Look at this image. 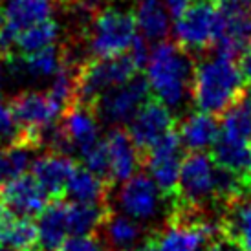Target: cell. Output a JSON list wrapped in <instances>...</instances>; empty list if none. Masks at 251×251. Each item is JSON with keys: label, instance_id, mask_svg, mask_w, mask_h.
Wrapping results in <instances>:
<instances>
[{"label": "cell", "instance_id": "29", "mask_svg": "<svg viewBox=\"0 0 251 251\" xmlns=\"http://www.w3.org/2000/svg\"><path fill=\"white\" fill-rule=\"evenodd\" d=\"M227 235L235 238L244 251H251V202H235L227 222Z\"/></svg>", "mask_w": 251, "mask_h": 251}, {"label": "cell", "instance_id": "33", "mask_svg": "<svg viewBox=\"0 0 251 251\" xmlns=\"http://www.w3.org/2000/svg\"><path fill=\"white\" fill-rule=\"evenodd\" d=\"M149 42L145 37H136L134 42L130 44V48H128V57L132 59V63L138 66V70L140 68H145L147 63H149V59H151V53H152V48L149 46Z\"/></svg>", "mask_w": 251, "mask_h": 251}, {"label": "cell", "instance_id": "16", "mask_svg": "<svg viewBox=\"0 0 251 251\" xmlns=\"http://www.w3.org/2000/svg\"><path fill=\"white\" fill-rule=\"evenodd\" d=\"M61 126L70 140L74 152L79 156L84 149L98 143L99 138V121L94 105H84L74 101L61 116Z\"/></svg>", "mask_w": 251, "mask_h": 251}, {"label": "cell", "instance_id": "14", "mask_svg": "<svg viewBox=\"0 0 251 251\" xmlns=\"http://www.w3.org/2000/svg\"><path fill=\"white\" fill-rule=\"evenodd\" d=\"M218 227L213 222H175L156 238L158 251H205Z\"/></svg>", "mask_w": 251, "mask_h": 251}, {"label": "cell", "instance_id": "11", "mask_svg": "<svg viewBox=\"0 0 251 251\" xmlns=\"http://www.w3.org/2000/svg\"><path fill=\"white\" fill-rule=\"evenodd\" d=\"M218 6L222 29L215 42V51L235 59L251 44V0H222Z\"/></svg>", "mask_w": 251, "mask_h": 251}, {"label": "cell", "instance_id": "36", "mask_svg": "<svg viewBox=\"0 0 251 251\" xmlns=\"http://www.w3.org/2000/svg\"><path fill=\"white\" fill-rule=\"evenodd\" d=\"M238 68L244 75L246 83L251 84V44H248L242 53H240V61H238Z\"/></svg>", "mask_w": 251, "mask_h": 251}, {"label": "cell", "instance_id": "40", "mask_svg": "<svg viewBox=\"0 0 251 251\" xmlns=\"http://www.w3.org/2000/svg\"><path fill=\"white\" fill-rule=\"evenodd\" d=\"M0 251H19V250H11V248H0Z\"/></svg>", "mask_w": 251, "mask_h": 251}, {"label": "cell", "instance_id": "25", "mask_svg": "<svg viewBox=\"0 0 251 251\" xmlns=\"http://www.w3.org/2000/svg\"><path fill=\"white\" fill-rule=\"evenodd\" d=\"M55 0H6L2 7V19L11 26L22 29L51 17Z\"/></svg>", "mask_w": 251, "mask_h": 251}, {"label": "cell", "instance_id": "8", "mask_svg": "<svg viewBox=\"0 0 251 251\" xmlns=\"http://www.w3.org/2000/svg\"><path fill=\"white\" fill-rule=\"evenodd\" d=\"M183 149L185 147L180 140V134L173 128L145 151L143 158H145L147 175L152 178L165 196L178 193Z\"/></svg>", "mask_w": 251, "mask_h": 251}, {"label": "cell", "instance_id": "38", "mask_svg": "<svg viewBox=\"0 0 251 251\" xmlns=\"http://www.w3.org/2000/svg\"><path fill=\"white\" fill-rule=\"evenodd\" d=\"M126 251H158V248H156V242H143V244L134 246Z\"/></svg>", "mask_w": 251, "mask_h": 251}, {"label": "cell", "instance_id": "3", "mask_svg": "<svg viewBox=\"0 0 251 251\" xmlns=\"http://www.w3.org/2000/svg\"><path fill=\"white\" fill-rule=\"evenodd\" d=\"M138 37L134 13L105 7L94 13L88 31V50L92 57H116L128 51Z\"/></svg>", "mask_w": 251, "mask_h": 251}, {"label": "cell", "instance_id": "32", "mask_svg": "<svg viewBox=\"0 0 251 251\" xmlns=\"http://www.w3.org/2000/svg\"><path fill=\"white\" fill-rule=\"evenodd\" d=\"M19 134H21V125L15 118L11 106L0 103V140L11 143L19 138Z\"/></svg>", "mask_w": 251, "mask_h": 251}, {"label": "cell", "instance_id": "20", "mask_svg": "<svg viewBox=\"0 0 251 251\" xmlns=\"http://www.w3.org/2000/svg\"><path fill=\"white\" fill-rule=\"evenodd\" d=\"M68 237L66 226V202L51 200L46 209L37 216L35 251H59Z\"/></svg>", "mask_w": 251, "mask_h": 251}, {"label": "cell", "instance_id": "39", "mask_svg": "<svg viewBox=\"0 0 251 251\" xmlns=\"http://www.w3.org/2000/svg\"><path fill=\"white\" fill-rule=\"evenodd\" d=\"M0 99H2V66H0Z\"/></svg>", "mask_w": 251, "mask_h": 251}, {"label": "cell", "instance_id": "15", "mask_svg": "<svg viewBox=\"0 0 251 251\" xmlns=\"http://www.w3.org/2000/svg\"><path fill=\"white\" fill-rule=\"evenodd\" d=\"M106 140L108 147V158H110V181L112 183H123L132 178L141 165V151L134 143L128 130L123 126L110 128Z\"/></svg>", "mask_w": 251, "mask_h": 251}, {"label": "cell", "instance_id": "37", "mask_svg": "<svg viewBox=\"0 0 251 251\" xmlns=\"http://www.w3.org/2000/svg\"><path fill=\"white\" fill-rule=\"evenodd\" d=\"M9 167H7L6 161V154H4V149H0V183H4L6 180H9Z\"/></svg>", "mask_w": 251, "mask_h": 251}, {"label": "cell", "instance_id": "17", "mask_svg": "<svg viewBox=\"0 0 251 251\" xmlns=\"http://www.w3.org/2000/svg\"><path fill=\"white\" fill-rule=\"evenodd\" d=\"M77 163L70 154L51 152L48 151L31 163V175L35 176L39 183L48 191L51 200H59L64 195V187L70 180L72 173L77 169Z\"/></svg>", "mask_w": 251, "mask_h": 251}, {"label": "cell", "instance_id": "10", "mask_svg": "<svg viewBox=\"0 0 251 251\" xmlns=\"http://www.w3.org/2000/svg\"><path fill=\"white\" fill-rule=\"evenodd\" d=\"M165 195L149 175L136 173L121 183L118 193V205L121 213L132 216L140 224L152 222L163 211Z\"/></svg>", "mask_w": 251, "mask_h": 251}, {"label": "cell", "instance_id": "9", "mask_svg": "<svg viewBox=\"0 0 251 251\" xmlns=\"http://www.w3.org/2000/svg\"><path fill=\"white\" fill-rule=\"evenodd\" d=\"M9 106L21 125V132L31 138L41 149V130L57 123L64 112L63 106L48 92L39 90H26L17 94L9 101Z\"/></svg>", "mask_w": 251, "mask_h": 251}, {"label": "cell", "instance_id": "19", "mask_svg": "<svg viewBox=\"0 0 251 251\" xmlns=\"http://www.w3.org/2000/svg\"><path fill=\"white\" fill-rule=\"evenodd\" d=\"M178 134L183 147L191 152L207 151L213 149L220 138V123L215 118V114L196 110L183 118Z\"/></svg>", "mask_w": 251, "mask_h": 251}, {"label": "cell", "instance_id": "27", "mask_svg": "<svg viewBox=\"0 0 251 251\" xmlns=\"http://www.w3.org/2000/svg\"><path fill=\"white\" fill-rule=\"evenodd\" d=\"M220 134L251 140V96H242L224 112L220 119Z\"/></svg>", "mask_w": 251, "mask_h": 251}, {"label": "cell", "instance_id": "42", "mask_svg": "<svg viewBox=\"0 0 251 251\" xmlns=\"http://www.w3.org/2000/svg\"><path fill=\"white\" fill-rule=\"evenodd\" d=\"M216 2H222V0H216Z\"/></svg>", "mask_w": 251, "mask_h": 251}, {"label": "cell", "instance_id": "12", "mask_svg": "<svg viewBox=\"0 0 251 251\" xmlns=\"http://www.w3.org/2000/svg\"><path fill=\"white\" fill-rule=\"evenodd\" d=\"M0 202L17 216H39L46 205L51 202V196L42 187L33 175H19L0 183Z\"/></svg>", "mask_w": 251, "mask_h": 251}, {"label": "cell", "instance_id": "7", "mask_svg": "<svg viewBox=\"0 0 251 251\" xmlns=\"http://www.w3.org/2000/svg\"><path fill=\"white\" fill-rule=\"evenodd\" d=\"M151 88L147 79L134 75L126 83L105 90L94 103V110L105 123L121 126L130 123L136 112L149 99Z\"/></svg>", "mask_w": 251, "mask_h": 251}, {"label": "cell", "instance_id": "4", "mask_svg": "<svg viewBox=\"0 0 251 251\" xmlns=\"http://www.w3.org/2000/svg\"><path fill=\"white\" fill-rule=\"evenodd\" d=\"M138 72L128 53L116 57H92L77 68V94L75 101L94 105L96 99L105 90L126 83Z\"/></svg>", "mask_w": 251, "mask_h": 251}, {"label": "cell", "instance_id": "28", "mask_svg": "<svg viewBox=\"0 0 251 251\" xmlns=\"http://www.w3.org/2000/svg\"><path fill=\"white\" fill-rule=\"evenodd\" d=\"M59 37V24L51 19L37 22L19 33V53H33L39 50L55 44Z\"/></svg>", "mask_w": 251, "mask_h": 251}, {"label": "cell", "instance_id": "23", "mask_svg": "<svg viewBox=\"0 0 251 251\" xmlns=\"http://www.w3.org/2000/svg\"><path fill=\"white\" fill-rule=\"evenodd\" d=\"M136 24L140 33L151 42L165 41L173 31L171 13L165 7L163 0H138L134 9Z\"/></svg>", "mask_w": 251, "mask_h": 251}, {"label": "cell", "instance_id": "22", "mask_svg": "<svg viewBox=\"0 0 251 251\" xmlns=\"http://www.w3.org/2000/svg\"><path fill=\"white\" fill-rule=\"evenodd\" d=\"M110 181L92 173L90 169L79 167L72 173L70 180L64 187V198L70 202L83 203H108Z\"/></svg>", "mask_w": 251, "mask_h": 251}, {"label": "cell", "instance_id": "26", "mask_svg": "<svg viewBox=\"0 0 251 251\" xmlns=\"http://www.w3.org/2000/svg\"><path fill=\"white\" fill-rule=\"evenodd\" d=\"M101 229L105 231V240L112 251H126L140 244L141 224L125 213H112L106 216Z\"/></svg>", "mask_w": 251, "mask_h": 251}, {"label": "cell", "instance_id": "34", "mask_svg": "<svg viewBox=\"0 0 251 251\" xmlns=\"http://www.w3.org/2000/svg\"><path fill=\"white\" fill-rule=\"evenodd\" d=\"M205 251H244L240 248L237 240L229 235H224V237H215L209 242L207 250Z\"/></svg>", "mask_w": 251, "mask_h": 251}, {"label": "cell", "instance_id": "13", "mask_svg": "<svg viewBox=\"0 0 251 251\" xmlns=\"http://www.w3.org/2000/svg\"><path fill=\"white\" fill-rule=\"evenodd\" d=\"M175 116L167 105H163L160 99H147L141 108L136 112L132 121L128 123V134L134 143L140 147V151H147L154 145L161 136L173 130Z\"/></svg>", "mask_w": 251, "mask_h": 251}, {"label": "cell", "instance_id": "24", "mask_svg": "<svg viewBox=\"0 0 251 251\" xmlns=\"http://www.w3.org/2000/svg\"><path fill=\"white\" fill-rule=\"evenodd\" d=\"M110 215L108 203H83V202H66V226L68 235H88L98 233L106 216Z\"/></svg>", "mask_w": 251, "mask_h": 251}, {"label": "cell", "instance_id": "30", "mask_svg": "<svg viewBox=\"0 0 251 251\" xmlns=\"http://www.w3.org/2000/svg\"><path fill=\"white\" fill-rule=\"evenodd\" d=\"M79 158L84 163V167L90 169L92 173H96L98 176L110 181V158H108L106 140H99L98 143L84 149L83 152L79 154Z\"/></svg>", "mask_w": 251, "mask_h": 251}, {"label": "cell", "instance_id": "1", "mask_svg": "<svg viewBox=\"0 0 251 251\" xmlns=\"http://www.w3.org/2000/svg\"><path fill=\"white\" fill-rule=\"evenodd\" d=\"M145 72L151 94L171 110L183 108L189 99H193L195 64L187 50L178 42H156Z\"/></svg>", "mask_w": 251, "mask_h": 251}, {"label": "cell", "instance_id": "31", "mask_svg": "<svg viewBox=\"0 0 251 251\" xmlns=\"http://www.w3.org/2000/svg\"><path fill=\"white\" fill-rule=\"evenodd\" d=\"M59 251H112L110 246L106 244L105 238H101L98 233L88 235H74L66 238Z\"/></svg>", "mask_w": 251, "mask_h": 251}, {"label": "cell", "instance_id": "41", "mask_svg": "<svg viewBox=\"0 0 251 251\" xmlns=\"http://www.w3.org/2000/svg\"><path fill=\"white\" fill-rule=\"evenodd\" d=\"M0 19H2V9H0Z\"/></svg>", "mask_w": 251, "mask_h": 251}, {"label": "cell", "instance_id": "35", "mask_svg": "<svg viewBox=\"0 0 251 251\" xmlns=\"http://www.w3.org/2000/svg\"><path fill=\"white\" fill-rule=\"evenodd\" d=\"M165 7L169 9V13L173 19H178L181 13H185L189 7L195 4V0H163Z\"/></svg>", "mask_w": 251, "mask_h": 251}, {"label": "cell", "instance_id": "21", "mask_svg": "<svg viewBox=\"0 0 251 251\" xmlns=\"http://www.w3.org/2000/svg\"><path fill=\"white\" fill-rule=\"evenodd\" d=\"M213 158L220 167L231 171L251 185V140L220 134L213 147Z\"/></svg>", "mask_w": 251, "mask_h": 251}, {"label": "cell", "instance_id": "5", "mask_svg": "<svg viewBox=\"0 0 251 251\" xmlns=\"http://www.w3.org/2000/svg\"><path fill=\"white\" fill-rule=\"evenodd\" d=\"M220 6H215L211 0H195V4L185 13L175 19L173 35L181 48L191 51L213 46L220 37Z\"/></svg>", "mask_w": 251, "mask_h": 251}, {"label": "cell", "instance_id": "18", "mask_svg": "<svg viewBox=\"0 0 251 251\" xmlns=\"http://www.w3.org/2000/svg\"><path fill=\"white\" fill-rule=\"evenodd\" d=\"M68 48L66 46H46V48L33 51V53H21L7 59V63L11 66V72L17 75H28L33 79L41 77H53L57 72L64 66L68 61Z\"/></svg>", "mask_w": 251, "mask_h": 251}, {"label": "cell", "instance_id": "2", "mask_svg": "<svg viewBox=\"0 0 251 251\" xmlns=\"http://www.w3.org/2000/svg\"><path fill=\"white\" fill-rule=\"evenodd\" d=\"M244 75L233 57L216 53L195 66L193 103L198 110L224 114L244 96Z\"/></svg>", "mask_w": 251, "mask_h": 251}, {"label": "cell", "instance_id": "6", "mask_svg": "<svg viewBox=\"0 0 251 251\" xmlns=\"http://www.w3.org/2000/svg\"><path fill=\"white\" fill-rule=\"evenodd\" d=\"M220 165L205 151L189 152L181 161L178 193L187 205H202L218 198Z\"/></svg>", "mask_w": 251, "mask_h": 251}]
</instances>
